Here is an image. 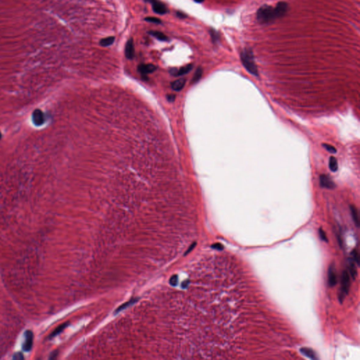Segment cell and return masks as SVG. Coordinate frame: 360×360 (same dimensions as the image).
I'll use <instances>...</instances> for the list:
<instances>
[{
  "instance_id": "24",
  "label": "cell",
  "mask_w": 360,
  "mask_h": 360,
  "mask_svg": "<svg viewBox=\"0 0 360 360\" xmlns=\"http://www.w3.org/2000/svg\"><path fill=\"white\" fill-rule=\"evenodd\" d=\"M353 260H354L355 262H356L357 265H359V255H358V253H357L356 250H354L353 251Z\"/></svg>"
},
{
  "instance_id": "5",
  "label": "cell",
  "mask_w": 360,
  "mask_h": 360,
  "mask_svg": "<svg viewBox=\"0 0 360 360\" xmlns=\"http://www.w3.org/2000/svg\"><path fill=\"white\" fill-rule=\"evenodd\" d=\"M25 340L23 344V350L25 352H28L32 349L33 343V333L31 331H26L24 334Z\"/></svg>"
},
{
  "instance_id": "16",
  "label": "cell",
  "mask_w": 360,
  "mask_h": 360,
  "mask_svg": "<svg viewBox=\"0 0 360 360\" xmlns=\"http://www.w3.org/2000/svg\"><path fill=\"white\" fill-rule=\"evenodd\" d=\"M114 41H115L114 37H113V36L108 37V38L102 39L100 41V45H101L102 46H108L113 45V42H114Z\"/></svg>"
},
{
  "instance_id": "19",
  "label": "cell",
  "mask_w": 360,
  "mask_h": 360,
  "mask_svg": "<svg viewBox=\"0 0 360 360\" xmlns=\"http://www.w3.org/2000/svg\"><path fill=\"white\" fill-rule=\"evenodd\" d=\"M301 352H303L304 355H306L307 357H308L309 358H311V359L315 358V352H313L311 349H308V348H302Z\"/></svg>"
},
{
  "instance_id": "20",
  "label": "cell",
  "mask_w": 360,
  "mask_h": 360,
  "mask_svg": "<svg viewBox=\"0 0 360 360\" xmlns=\"http://www.w3.org/2000/svg\"><path fill=\"white\" fill-rule=\"evenodd\" d=\"M210 36H211V38H212L213 43L216 44L218 41H219V39H220L219 34H218V32L216 31H215L214 29H210Z\"/></svg>"
},
{
  "instance_id": "21",
  "label": "cell",
  "mask_w": 360,
  "mask_h": 360,
  "mask_svg": "<svg viewBox=\"0 0 360 360\" xmlns=\"http://www.w3.org/2000/svg\"><path fill=\"white\" fill-rule=\"evenodd\" d=\"M66 326H67V324H64L61 325V326H60L59 327V328H57L55 330V331L54 332H53V333L52 334V336H52V337H54V336L58 335V334L61 333V332L63 331V330H64L65 328H66Z\"/></svg>"
},
{
  "instance_id": "7",
  "label": "cell",
  "mask_w": 360,
  "mask_h": 360,
  "mask_svg": "<svg viewBox=\"0 0 360 360\" xmlns=\"http://www.w3.org/2000/svg\"><path fill=\"white\" fill-rule=\"evenodd\" d=\"M135 55V50H134V41L132 39H129L125 46V56L128 59H133Z\"/></svg>"
},
{
  "instance_id": "26",
  "label": "cell",
  "mask_w": 360,
  "mask_h": 360,
  "mask_svg": "<svg viewBox=\"0 0 360 360\" xmlns=\"http://www.w3.org/2000/svg\"><path fill=\"white\" fill-rule=\"evenodd\" d=\"M319 234H320V237H321L322 240L324 241H326L327 242V238L326 236V234H325V232L323 231L322 229L319 230Z\"/></svg>"
},
{
  "instance_id": "1",
  "label": "cell",
  "mask_w": 360,
  "mask_h": 360,
  "mask_svg": "<svg viewBox=\"0 0 360 360\" xmlns=\"http://www.w3.org/2000/svg\"><path fill=\"white\" fill-rule=\"evenodd\" d=\"M241 60L246 70L250 74L255 76H258V71L251 49L248 48L243 49L241 53Z\"/></svg>"
},
{
  "instance_id": "11",
  "label": "cell",
  "mask_w": 360,
  "mask_h": 360,
  "mask_svg": "<svg viewBox=\"0 0 360 360\" xmlns=\"http://www.w3.org/2000/svg\"><path fill=\"white\" fill-rule=\"evenodd\" d=\"M337 283V276H336V273L335 268L333 266H331L329 270V284L330 286L333 287Z\"/></svg>"
},
{
  "instance_id": "17",
  "label": "cell",
  "mask_w": 360,
  "mask_h": 360,
  "mask_svg": "<svg viewBox=\"0 0 360 360\" xmlns=\"http://www.w3.org/2000/svg\"><path fill=\"white\" fill-rule=\"evenodd\" d=\"M202 75H203V70H202L201 67H199V68H197L196 72H195L194 76V78H193V80H192V83L196 84V83L198 82V81L201 80Z\"/></svg>"
},
{
  "instance_id": "2",
  "label": "cell",
  "mask_w": 360,
  "mask_h": 360,
  "mask_svg": "<svg viewBox=\"0 0 360 360\" xmlns=\"http://www.w3.org/2000/svg\"><path fill=\"white\" fill-rule=\"evenodd\" d=\"M275 9L269 5H263L257 12V18L260 23L266 24L277 18Z\"/></svg>"
},
{
  "instance_id": "25",
  "label": "cell",
  "mask_w": 360,
  "mask_h": 360,
  "mask_svg": "<svg viewBox=\"0 0 360 360\" xmlns=\"http://www.w3.org/2000/svg\"><path fill=\"white\" fill-rule=\"evenodd\" d=\"M169 283H170V284L172 285H173V286L176 285V284H177V276H176V275L173 276V277L170 278V282Z\"/></svg>"
},
{
  "instance_id": "8",
  "label": "cell",
  "mask_w": 360,
  "mask_h": 360,
  "mask_svg": "<svg viewBox=\"0 0 360 360\" xmlns=\"http://www.w3.org/2000/svg\"><path fill=\"white\" fill-rule=\"evenodd\" d=\"M193 69V65L192 64H189L187 65V66L182 67V68H181L180 69H172L170 71V73L172 75H175V76H181V75H186V74H187L188 73H189L190 71H191Z\"/></svg>"
},
{
  "instance_id": "6",
  "label": "cell",
  "mask_w": 360,
  "mask_h": 360,
  "mask_svg": "<svg viewBox=\"0 0 360 360\" xmlns=\"http://www.w3.org/2000/svg\"><path fill=\"white\" fill-rule=\"evenodd\" d=\"M319 182L320 186L323 188H326V189H332L336 187L335 183L329 177V176L326 175H322L319 176Z\"/></svg>"
},
{
  "instance_id": "29",
  "label": "cell",
  "mask_w": 360,
  "mask_h": 360,
  "mask_svg": "<svg viewBox=\"0 0 360 360\" xmlns=\"http://www.w3.org/2000/svg\"><path fill=\"white\" fill-rule=\"evenodd\" d=\"M175 95H168V99L169 100V101H173L174 100H175Z\"/></svg>"
},
{
  "instance_id": "30",
  "label": "cell",
  "mask_w": 360,
  "mask_h": 360,
  "mask_svg": "<svg viewBox=\"0 0 360 360\" xmlns=\"http://www.w3.org/2000/svg\"><path fill=\"white\" fill-rule=\"evenodd\" d=\"M194 1L197 2V3H202V2H204V0H194Z\"/></svg>"
},
{
  "instance_id": "23",
  "label": "cell",
  "mask_w": 360,
  "mask_h": 360,
  "mask_svg": "<svg viewBox=\"0 0 360 360\" xmlns=\"http://www.w3.org/2000/svg\"><path fill=\"white\" fill-rule=\"evenodd\" d=\"M323 146H324V147L330 153H336V148L333 147V146L327 144H323Z\"/></svg>"
},
{
  "instance_id": "28",
  "label": "cell",
  "mask_w": 360,
  "mask_h": 360,
  "mask_svg": "<svg viewBox=\"0 0 360 360\" xmlns=\"http://www.w3.org/2000/svg\"><path fill=\"white\" fill-rule=\"evenodd\" d=\"M176 16H177L178 18H187V15L184 13L183 12H181V11H178V12H176Z\"/></svg>"
},
{
  "instance_id": "3",
  "label": "cell",
  "mask_w": 360,
  "mask_h": 360,
  "mask_svg": "<svg viewBox=\"0 0 360 360\" xmlns=\"http://www.w3.org/2000/svg\"><path fill=\"white\" fill-rule=\"evenodd\" d=\"M350 289V276L347 271H344L341 276V291L339 295V298L341 301L347 295Z\"/></svg>"
},
{
  "instance_id": "15",
  "label": "cell",
  "mask_w": 360,
  "mask_h": 360,
  "mask_svg": "<svg viewBox=\"0 0 360 360\" xmlns=\"http://www.w3.org/2000/svg\"><path fill=\"white\" fill-rule=\"evenodd\" d=\"M329 168L332 172L335 173L338 170V161L337 159L335 157L331 156L329 159Z\"/></svg>"
},
{
  "instance_id": "9",
  "label": "cell",
  "mask_w": 360,
  "mask_h": 360,
  "mask_svg": "<svg viewBox=\"0 0 360 360\" xmlns=\"http://www.w3.org/2000/svg\"><path fill=\"white\" fill-rule=\"evenodd\" d=\"M275 9V11H276V15H277V17L278 18L282 17V16H284L287 12L288 4H287L286 2H280L277 4V5L276 6V7Z\"/></svg>"
},
{
  "instance_id": "31",
  "label": "cell",
  "mask_w": 360,
  "mask_h": 360,
  "mask_svg": "<svg viewBox=\"0 0 360 360\" xmlns=\"http://www.w3.org/2000/svg\"><path fill=\"white\" fill-rule=\"evenodd\" d=\"M0 136H1V134H0Z\"/></svg>"
},
{
  "instance_id": "13",
  "label": "cell",
  "mask_w": 360,
  "mask_h": 360,
  "mask_svg": "<svg viewBox=\"0 0 360 360\" xmlns=\"http://www.w3.org/2000/svg\"><path fill=\"white\" fill-rule=\"evenodd\" d=\"M149 34L151 35H152V36L154 37V38L158 39V40H161V41H168V37H167L166 35H165L161 32L150 31Z\"/></svg>"
},
{
  "instance_id": "22",
  "label": "cell",
  "mask_w": 360,
  "mask_h": 360,
  "mask_svg": "<svg viewBox=\"0 0 360 360\" xmlns=\"http://www.w3.org/2000/svg\"><path fill=\"white\" fill-rule=\"evenodd\" d=\"M145 20H146V21L149 22V23H156V24H159V23H161V20H160L159 18H155V17H146L145 18Z\"/></svg>"
},
{
  "instance_id": "12",
  "label": "cell",
  "mask_w": 360,
  "mask_h": 360,
  "mask_svg": "<svg viewBox=\"0 0 360 360\" xmlns=\"http://www.w3.org/2000/svg\"><path fill=\"white\" fill-rule=\"evenodd\" d=\"M186 83V80L184 78H180L175 80V82L172 83V88L175 91H180L184 88Z\"/></svg>"
},
{
  "instance_id": "4",
  "label": "cell",
  "mask_w": 360,
  "mask_h": 360,
  "mask_svg": "<svg viewBox=\"0 0 360 360\" xmlns=\"http://www.w3.org/2000/svg\"><path fill=\"white\" fill-rule=\"evenodd\" d=\"M146 2H149L152 4L153 10L155 13L160 15H164L168 12L166 6L163 3L158 1V0H145Z\"/></svg>"
},
{
  "instance_id": "10",
  "label": "cell",
  "mask_w": 360,
  "mask_h": 360,
  "mask_svg": "<svg viewBox=\"0 0 360 360\" xmlns=\"http://www.w3.org/2000/svg\"><path fill=\"white\" fill-rule=\"evenodd\" d=\"M155 70H156V67L153 64H141L138 67V71L144 75L151 73Z\"/></svg>"
},
{
  "instance_id": "14",
  "label": "cell",
  "mask_w": 360,
  "mask_h": 360,
  "mask_svg": "<svg viewBox=\"0 0 360 360\" xmlns=\"http://www.w3.org/2000/svg\"><path fill=\"white\" fill-rule=\"evenodd\" d=\"M350 211H351V215L355 225H356L357 227H359V215L357 210L355 206L351 205L350 206Z\"/></svg>"
},
{
  "instance_id": "27",
  "label": "cell",
  "mask_w": 360,
  "mask_h": 360,
  "mask_svg": "<svg viewBox=\"0 0 360 360\" xmlns=\"http://www.w3.org/2000/svg\"><path fill=\"white\" fill-rule=\"evenodd\" d=\"M13 359H23V356L20 352L16 353V354L14 355V356H13Z\"/></svg>"
},
{
  "instance_id": "18",
  "label": "cell",
  "mask_w": 360,
  "mask_h": 360,
  "mask_svg": "<svg viewBox=\"0 0 360 360\" xmlns=\"http://www.w3.org/2000/svg\"><path fill=\"white\" fill-rule=\"evenodd\" d=\"M350 275H351L353 279H355V277H356L357 276V269H356V267H355V262H354V260H350Z\"/></svg>"
}]
</instances>
